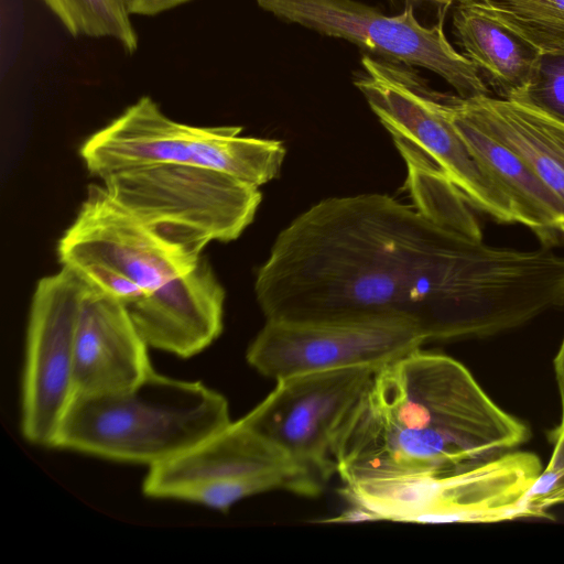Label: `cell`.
<instances>
[{
    "mask_svg": "<svg viewBox=\"0 0 564 564\" xmlns=\"http://www.w3.org/2000/svg\"><path fill=\"white\" fill-rule=\"evenodd\" d=\"M254 294L272 321L394 318L429 340L518 327L564 302V257L473 239L381 193L324 198L276 236Z\"/></svg>",
    "mask_w": 564,
    "mask_h": 564,
    "instance_id": "obj_1",
    "label": "cell"
},
{
    "mask_svg": "<svg viewBox=\"0 0 564 564\" xmlns=\"http://www.w3.org/2000/svg\"><path fill=\"white\" fill-rule=\"evenodd\" d=\"M529 436L464 365L421 347L376 371L339 433L336 474L351 519L484 522L500 494L487 460Z\"/></svg>",
    "mask_w": 564,
    "mask_h": 564,
    "instance_id": "obj_2",
    "label": "cell"
},
{
    "mask_svg": "<svg viewBox=\"0 0 564 564\" xmlns=\"http://www.w3.org/2000/svg\"><path fill=\"white\" fill-rule=\"evenodd\" d=\"M231 423L223 394L151 370L115 393L76 394L55 446L109 460L160 465Z\"/></svg>",
    "mask_w": 564,
    "mask_h": 564,
    "instance_id": "obj_3",
    "label": "cell"
},
{
    "mask_svg": "<svg viewBox=\"0 0 564 564\" xmlns=\"http://www.w3.org/2000/svg\"><path fill=\"white\" fill-rule=\"evenodd\" d=\"M354 84L403 156L408 188L453 185L473 208L501 224H519L508 197L488 177L453 126L449 94L432 89L401 63L361 57Z\"/></svg>",
    "mask_w": 564,
    "mask_h": 564,
    "instance_id": "obj_4",
    "label": "cell"
},
{
    "mask_svg": "<svg viewBox=\"0 0 564 564\" xmlns=\"http://www.w3.org/2000/svg\"><path fill=\"white\" fill-rule=\"evenodd\" d=\"M238 126L196 127L169 118L142 97L80 147L88 171L112 173L158 164L216 170L260 187L280 175L286 148L280 140L243 137Z\"/></svg>",
    "mask_w": 564,
    "mask_h": 564,
    "instance_id": "obj_5",
    "label": "cell"
},
{
    "mask_svg": "<svg viewBox=\"0 0 564 564\" xmlns=\"http://www.w3.org/2000/svg\"><path fill=\"white\" fill-rule=\"evenodd\" d=\"M110 196L171 247L196 258L212 241L236 240L251 225L260 187L186 164H158L101 178Z\"/></svg>",
    "mask_w": 564,
    "mask_h": 564,
    "instance_id": "obj_6",
    "label": "cell"
},
{
    "mask_svg": "<svg viewBox=\"0 0 564 564\" xmlns=\"http://www.w3.org/2000/svg\"><path fill=\"white\" fill-rule=\"evenodd\" d=\"M323 486L237 421L150 467L142 491L149 498L181 500L225 512L250 496L285 490L313 497Z\"/></svg>",
    "mask_w": 564,
    "mask_h": 564,
    "instance_id": "obj_7",
    "label": "cell"
},
{
    "mask_svg": "<svg viewBox=\"0 0 564 564\" xmlns=\"http://www.w3.org/2000/svg\"><path fill=\"white\" fill-rule=\"evenodd\" d=\"M274 17L321 34L344 39L384 59L422 67L442 77L462 98L490 95L478 68L448 41L444 21L449 7H441L438 21L426 26L414 7L386 15L357 0H257Z\"/></svg>",
    "mask_w": 564,
    "mask_h": 564,
    "instance_id": "obj_8",
    "label": "cell"
},
{
    "mask_svg": "<svg viewBox=\"0 0 564 564\" xmlns=\"http://www.w3.org/2000/svg\"><path fill=\"white\" fill-rule=\"evenodd\" d=\"M377 366L290 376L239 421L296 468L325 485L336 474L339 433Z\"/></svg>",
    "mask_w": 564,
    "mask_h": 564,
    "instance_id": "obj_9",
    "label": "cell"
},
{
    "mask_svg": "<svg viewBox=\"0 0 564 564\" xmlns=\"http://www.w3.org/2000/svg\"><path fill=\"white\" fill-rule=\"evenodd\" d=\"M85 281L70 268L39 280L32 296L22 379L21 430L39 446L54 447L76 395L75 336Z\"/></svg>",
    "mask_w": 564,
    "mask_h": 564,
    "instance_id": "obj_10",
    "label": "cell"
},
{
    "mask_svg": "<svg viewBox=\"0 0 564 564\" xmlns=\"http://www.w3.org/2000/svg\"><path fill=\"white\" fill-rule=\"evenodd\" d=\"M425 341L415 327L394 318L267 319L246 357L254 370L278 381L313 371L382 367Z\"/></svg>",
    "mask_w": 564,
    "mask_h": 564,
    "instance_id": "obj_11",
    "label": "cell"
},
{
    "mask_svg": "<svg viewBox=\"0 0 564 564\" xmlns=\"http://www.w3.org/2000/svg\"><path fill=\"white\" fill-rule=\"evenodd\" d=\"M62 265L104 263L147 295L189 272L200 258L177 250L122 207L104 185H90L72 225L57 245Z\"/></svg>",
    "mask_w": 564,
    "mask_h": 564,
    "instance_id": "obj_12",
    "label": "cell"
},
{
    "mask_svg": "<svg viewBox=\"0 0 564 564\" xmlns=\"http://www.w3.org/2000/svg\"><path fill=\"white\" fill-rule=\"evenodd\" d=\"M127 306L85 282L75 336L76 394L120 392L153 369Z\"/></svg>",
    "mask_w": 564,
    "mask_h": 564,
    "instance_id": "obj_13",
    "label": "cell"
},
{
    "mask_svg": "<svg viewBox=\"0 0 564 564\" xmlns=\"http://www.w3.org/2000/svg\"><path fill=\"white\" fill-rule=\"evenodd\" d=\"M225 299L224 286L203 256L189 272L126 306L149 347L189 358L220 336Z\"/></svg>",
    "mask_w": 564,
    "mask_h": 564,
    "instance_id": "obj_14",
    "label": "cell"
},
{
    "mask_svg": "<svg viewBox=\"0 0 564 564\" xmlns=\"http://www.w3.org/2000/svg\"><path fill=\"white\" fill-rule=\"evenodd\" d=\"M454 107L525 161L564 205V120L524 97L455 95Z\"/></svg>",
    "mask_w": 564,
    "mask_h": 564,
    "instance_id": "obj_15",
    "label": "cell"
},
{
    "mask_svg": "<svg viewBox=\"0 0 564 564\" xmlns=\"http://www.w3.org/2000/svg\"><path fill=\"white\" fill-rule=\"evenodd\" d=\"M454 98L449 94L447 99L453 126L484 172L508 197L519 224L543 240L554 238L564 224L563 203L516 152L459 113Z\"/></svg>",
    "mask_w": 564,
    "mask_h": 564,
    "instance_id": "obj_16",
    "label": "cell"
},
{
    "mask_svg": "<svg viewBox=\"0 0 564 564\" xmlns=\"http://www.w3.org/2000/svg\"><path fill=\"white\" fill-rule=\"evenodd\" d=\"M455 1L453 32L463 54L485 74L499 97L525 95L538 77L543 56L468 0Z\"/></svg>",
    "mask_w": 564,
    "mask_h": 564,
    "instance_id": "obj_17",
    "label": "cell"
},
{
    "mask_svg": "<svg viewBox=\"0 0 564 564\" xmlns=\"http://www.w3.org/2000/svg\"><path fill=\"white\" fill-rule=\"evenodd\" d=\"M543 57H564V0H468Z\"/></svg>",
    "mask_w": 564,
    "mask_h": 564,
    "instance_id": "obj_18",
    "label": "cell"
},
{
    "mask_svg": "<svg viewBox=\"0 0 564 564\" xmlns=\"http://www.w3.org/2000/svg\"><path fill=\"white\" fill-rule=\"evenodd\" d=\"M74 36L112 37L134 52L138 36L120 0H44Z\"/></svg>",
    "mask_w": 564,
    "mask_h": 564,
    "instance_id": "obj_19",
    "label": "cell"
},
{
    "mask_svg": "<svg viewBox=\"0 0 564 564\" xmlns=\"http://www.w3.org/2000/svg\"><path fill=\"white\" fill-rule=\"evenodd\" d=\"M65 267L74 270L86 283L99 289L124 305L147 296V293L132 280L104 263L83 261Z\"/></svg>",
    "mask_w": 564,
    "mask_h": 564,
    "instance_id": "obj_20",
    "label": "cell"
},
{
    "mask_svg": "<svg viewBox=\"0 0 564 564\" xmlns=\"http://www.w3.org/2000/svg\"><path fill=\"white\" fill-rule=\"evenodd\" d=\"M521 97L564 120V57H543L536 79Z\"/></svg>",
    "mask_w": 564,
    "mask_h": 564,
    "instance_id": "obj_21",
    "label": "cell"
},
{
    "mask_svg": "<svg viewBox=\"0 0 564 564\" xmlns=\"http://www.w3.org/2000/svg\"><path fill=\"white\" fill-rule=\"evenodd\" d=\"M558 503H564V469H544L529 491L525 503L527 518H546V510Z\"/></svg>",
    "mask_w": 564,
    "mask_h": 564,
    "instance_id": "obj_22",
    "label": "cell"
},
{
    "mask_svg": "<svg viewBox=\"0 0 564 564\" xmlns=\"http://www.w3.org/2000/svg\"><path fill=\"white\" fill-rule=\"evenodd\" d=\"M129 14L155 15L191 0H120Z\"/></svg>",
    "mask_w": 564,
    "mask_h": 564,
    "instance_id": "obj_23",
    "label": "cell"
},
{
    "mask_svg": "<svg viewBox=\"0 0 564 564\" xmlns=\"http://www.w3.org/2000/svg\"><path fill=\"white\" fill-rule=\"evenodd\" d=\"M552 441L554 447L545 469L556 471L564 469V415L560 425L552 432Z\"/></svg>",
    "mask_w": 564,
    "mask_h": 564,
    "instance_id": "obj_24",
    "label": "cell"
},
{
    "mask_svg": "<svg viewBox=\"0 0 564 564\" xmlns=\"http://www.w3.org/2000/svg\"><path fill=\"white\" fill-rule=\"evenodd\" d=\"M554 369L561 397L562 415H564V339L554 359Z\"/></svg>",
    "mask_w": 564,
    "mask_h": 564,
    "instance_id": "obj_25",
    "label": "cell"
},
{
    "mask_svg": "<svg viewBox=\"0 0 564 564\" xmlns=\"http://www.w3.org/2000/svg\"><path fill=\"white\" fill-rule=\"evenodd\" d=\"M391 1H393V0H391ZM402 1L404 3V7H406V6L414 7L415 4H421V3L427 2V3L438 6V8H441V7H451L455 0H402Z\"/></svg>",
    "mask_w": 564,
    "mask_h": 564,
    "instance_id": "obj_26",
    "label": "cell"
}]
</instances>
